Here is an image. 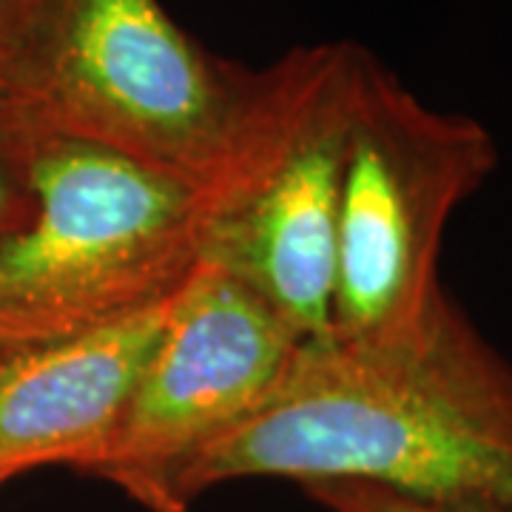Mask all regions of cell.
Here are the masks:
<instances>
[{
  "instance_id": "5",
  "label": "cell",
  "mask_w": 512,
  "mask_h": 512,
  "mask_svg": "<svg viewBox=\"0 0 512 512\" xmlns=\"http://www.w3.org/2000/svg\"><path fill=\"white\" fill-rule=\"evenodd\" d=\"M254 83L185 32L163 0H60L18 100L37 126L200 188Z\"/></svg>"
},
{
  "instance_id": "11",
  "label": "cell",
  "mask_w": 512,
  "mask_h": 512,
  "mask_svg": "<svg viewBox=\"0 0 512 512\" xmlns=\"http://www.w3.org/2000/svg\"><path fill=\"white\" fill-rule=\"evenodd\" d=\"M15 353H20V348H12V345H6V342H0V367L6 365Z\"/></svg>"
},
{
  "instance_id": "7",
  "label": "cell",
  "mask_w": 512,
  "mask_h": 512,
  "mask_svg": "<svg viewBox=\"0 0 512 512\" xmlns=\"http://www.w3.org/2000/svg\"><path fill=\"white\" fill-rule=\"evenodd\" d=\"M180 291L120 322L20 350L0 367V484L37 467L83 473L92 464Z\"/></svg>"
},
{
  "instance_id": "4",
  "label": "cell",
  "mask_w": 512,
  "mask_h": 512,
  "mask_svg": "<svg viewBox=\"0 0 512 512\" xmlns=\"http://www.w3.org/2000/svg\"><path fill=\"white\" fill-rule=\"evenodd\" d=\"M498 165L493 134L467 114L427 106L367 52L350 114L330 339L396 342L444 296L450 217Z\"/></svg>"
},
{
  "instance_id": "3",
  "label": "cell",
  "mask_w": 512,
  "mask_h": 512,
  "mask_svg": "<svg viewBox=\"0 0 512 512\" xmlns=\"http://www.w3.org/2000/svg\"><path fill=\"white\" fill-rule=\"evenodd\" d=\"M197 265L194 185L40 126L32 211L0 239V342L26 350L128 319Z\"/></svg>"
},
{
  "instance_id": "6",
  "label": "cell",
  "mask_w": 512,
  "mask_h": 512,
  "mask_svg": "<svg viewBox=\"0 0 512 512\" xmlns=\"http://www.w3.org/2000/svg\"><path fill=\"white\" fill-rule=\"evenodd\" d=\"M302 345L268 302L200 262L83 473L120 487L143 510L163 512L174 473L248 419Z\"/></svg>"
},
{
  "instance_id": "10",
  "label": "cell",
  "mask_w": 512,
  "mask_h": 512,
  "mask_svg": "<svg viewBox=\"0 0 512 512\" xmlns=\"http://www.w3.org/2000/svg\"><path fill=\"white\" fill-rule=\"evenodd\" d=\"M302 490L330 512H464L424 504L416 498L359 481H319V484H305Z\"/></svg>"
},
{
  "instance_id": "1",
  "label": "cell",
  "mask_w": 512,
  "mask_h": 512,
  "mask_svg": "<svg viewBox=\"0 0 512 512\" xmlns=\"http://www.w3.org/2000/svg\"><path fill=\"white\" fill-rule=\"evenodd\" d=\"M239 478L359 481L450 510L512 512V362L450 293L396 342H305L274 393L174 473L163 512Z\"/></svg>"
},
{
  "instance_id": "2",
  "label": "cell",
  "mask_w": 512,
  "mask_h": 512,
  "mask_svg": "<svg viewBox=\"0 0 512 512\" xmlns=\"http://www.w3.org/2000/svg\"><path fill=\"white\" fill-rule=\"evenodd\" d=\"M365 55L339 40L254 69L225 157L197 188L200 262L254 291L305 342L330 336L342 165Z\"/></svg>"
},
{
  "instance_id": "9",
  "label": "cell",
  "mask_w": 512,
  "mask_h": 512,
  "mask_svg": "<svg viewBox=\"0 0 512 512\" xmlns=\"http://www.w3.org/2000/svg\"><path fill=\"white\" fill-rule=\"evenodd\" d=\"M60 0H0V94L18 97Z\"/></svg>"
},
{
  "instance_id": "8",
  "label": "cell",
  "mask_w": 512,
  "mask_h": 512,
  "mask_svg": "<svg viewBox=\"0 0 512 512\" xmlns=\"http://www.w3.org/2000/svg\"><path fill=\"white\" fill-rule=\"evenodd\" d=\"M40 126L23 100L0 94V239L32 211V168Z\"/></svg>"
}]
</instances>
